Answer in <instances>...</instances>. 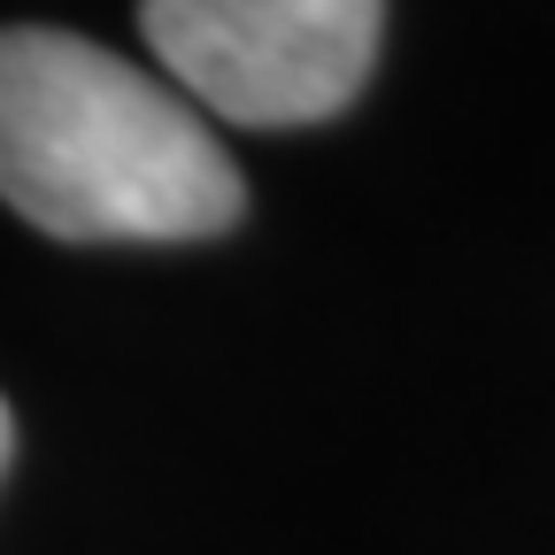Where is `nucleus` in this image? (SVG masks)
<instances>
[{
    "instance_id": "1",
    "label": "nucleus",
    "mask_w": 555,
    "mask_h": 555,
    "mask_svg": "<svg viewBox=\"0 0 555 555\" xmlns=\"http://www.w3.org/2000/svg\"><path fill=\"white\" fill-rule=\"evenodd\" d=\"M0 201L54 240H208L247 185L208 116L78 31H0Z\"/></svg>"
},
{
    "instance_id": "2",
    "label": "nucleus",
    "mask_w": 555,
    "mask_h": 555,
    "mask_svg": "<svg viewBox=\"0 0 555 555\" xmlns=\"http://www.w3.org/2000/svg\"><path fill=\"white\" fill-rule=\"evenodd\" d=\"M163 86L224 124H324L363 93L386 0H139Z\"/></svg>"
},
{
    "instance_id": "3",
    "label": "nucleus",
    "mask_w": 555,
    "mask_h": 555,
    "mask_svg": "<svg viewBox=\"0 0 555 555\" xmlns=\"http://www.w3.org/2000/svg\"><path fill=\"white\" fill-rule=\"evenodd\" d=\"M9 448H16V425H9V401H0V470H9Z\"/></svg>"
}]
</instances>
